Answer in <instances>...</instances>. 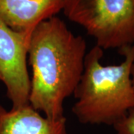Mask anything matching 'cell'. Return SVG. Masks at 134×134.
Returning a JSON list of instances; mask_svg holds the SVG:
<instances>
[{
	"label": "cell",
	"instance_id": "cell-1",
	"mask_svg": "<svg viewBox=\"0 0 134 134\" xmlns=\"http://www.w3.org/2000/svg\"><path fill=\"white\" fill-rule=\"evenodd\" d=\"M86 43L57 16L33 29L28 61L31 69L29 104L50 119L64 117L63 104L74 95L84 69Z\"/></svg>",
	"mask_w": 134,
	"mask_h": 134
},
{
	"label": "cell",
	"instance_id": "cell-2",
	"mask_svg": "<svg viewBox=\"0 0 134 134\" xmlns=\"http://www.w3.org/2000/svg\"><path fill=\"white\" fill-rule=\"evenodd\" d=\"M124 60L103 65L104 50L95 46L86 53L81 78L74 92L72 113L83 124L113 125L134 108L131 69L134 45L119 52Z\"/></svg>",
	"mask_w": 134,
	"mask_h": 134
},
{
	"label": "cell",
	"instance_id": "cell-3",
	"mask_svg": "<svg viewBox=\"0 0 134 134\" xmlns=\"http://www.w3.org/2000/svg\"><path fill=\"white\" fill-rule=\"evenodd\" d=\"M63 11L103 50L134 45V0H66Z\"/></svg>",
	"mask_w": 134,
	"mask_h": 134
},
{
	"label": "cell",
	"instance_id": "cell-4",
	"mask_svg": "<svg viewBox=\"0 0 134 134\" xmlns=\"http://www.w3.org/2000/svg\"><path fill=\"white\" fill-rule=\"evenodd\" d=\"M31 32L16 31L0 19V82L17 108L29 104L28 48Z\"/></svg>",
	"mask_w": 134,
	"mask_h": 134
},
{
	"label": "cell",
	"instance_id": "cell-5",
	"mask_svg": "<svg viewBox=\"0 0 134 134\" xmlns=\"http://www.w3.org/2000/svg\"><path fill=\"white\" fill-rule=\"evenodd\" d=\"M66 0H0V19L19 32H32L41 22L63 10Z\"/></svg>",
	"mask_w": 134,
	"mask_h": 134
},
{
	"label": "cell",
	"instance_id": "cell-6",
	"mask_svg": "<svg viewBox=\"0 0 134 134\" xmlns=\"http://www.w3.org/2000/svg\"><path fill=\"white\" fill-rule=\"evenodd\" d=\"M0 134H67L66 119H50L30 104L10 110L0 105Z\"/></svg>",
	"mask_w": 134,
	"mask_h": 134
},
{
	"label": "cell",
	"instance_id": "cell-7",
	"mask_svg": "<svg viewBox=\"0 0 134 134\" xmlns=\"http://www.w3.org/2000/svg\"><path fill=\"white\" fill-rule=\"evenodd\" d=\"M116 134H134V108L113 125Z\"/></svg>",
	"mask_w": 134,
	"mask_h": 134
},
{
	"label": "cell",
	"instance_id": "cell-8",
	"mask_svg": "<svg viewBox=\"0 0 134 134\" xmlns=\"http://www.w3.org/2000/svg\"><path fill=\"white\" fill-rule=\"evenodd\" d=\"M131 81H132V84H133V87L134 90V62L132 66V69H131Z\"/></svg>",
	"mask_w": 134,
	"mask_h": 134
}]
</instances>
